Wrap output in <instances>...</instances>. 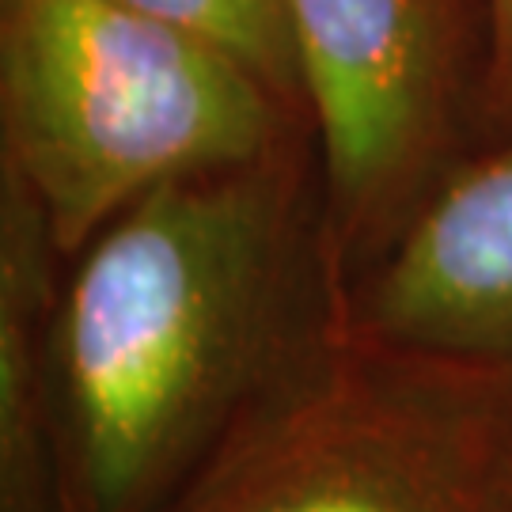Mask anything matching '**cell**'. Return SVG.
I'll return each instance as SVG.
<instances>
[{
  "instance_id": "obj_1",
  "label": "cell",
  "mask_w": 512,
  "mask_h": 512,
  "mask_svg": "<svg viewBox=\"0 0 512 512\" xmlns=\"http://www.w3.org/2000/svg\"><path fill=\"white\" fill-rule=\"evenodd\" d=\"M334 327L315 129L141 194L50 319L61 512H164Z\"/></svg>"
},
{
  "instance_id": "obj_8",
  "label": "cell",
  "mask_w": 512,
  "mask_h": 512,
  "mask_svg": "<svg viewBox=\"0 0 512 512\" xmlns=\"http://www.w3.org/2000/svg\"><path fill=\"white\" fill-rule=\"evenodd\" d=\"M482 12H486V76H482L478 133L482 148H494L512 141V0H482Z\"/></svg>"
},
{
  "instance_id": "obj_6",
  "label": "cell",
  "mask_w": 512,
  "mask_h": 512,
  "mask_svg": "<svg viewBox=\"0 0 512 512\" xmlns=\"http://www.w3.org/2000/svg\"><path fill=\"white\" fill-rule=\"evenodd\" d=\"M65 258L31 186L0 160V512H61L50 319Z\"/></svg>"
},
{
  "instance_id": "obj_4",
  "label": "cell",
  "mask_w": 512,
  "mask_h": 512,
  "mask_svg": "<svg viewBox=\"0 0 512 512\" xmlns=\"http://www.w3.org/2000/svg\"><path fill=\"white\" fill-rule=\"evenodd\" d=\"M338 300L482 148L486 19L467 0H289Z\"/></svg>"
},
{
  "instance_id": "obj_2",
  "label": "cell",
  "mask_w": 512,
  "mask_h": 512,
  "mask_svg": "<svg viewBox=\"0 0 512 512\" xmlns=\"http://www.w3.org/2000/svg\"><path fill=\"white\" fill-rule=\"evenodd\" d=\"M308 129L232 57L122 0H0V160L65 262L160 183Z\"/></svg>"
},
{
  "instance_id": "obj_7",
  "label": "cell",
  "mask_w": 512,
  "mask_h": 512,
  "mask_svg": "<svg viewBox=\"0 0 512 512\" xmlns=\"http://www.w3.org/2000/svg\"><path fill=\"white\" fill-rule=\"evenodd\" d=\"M122 4L209 42L213 50L243 65L258 84H266L285 107L311 118L289 0H122Z\"/></svg>"
},
{
  "instance_id": "obj_3",
  "label": "cell",
  "mask_w": 512,
  "mask_h": 512,
  "mask_svg": "<svg viewBox=\"0 0 512 512\" xmlns=\"http://www.w3.org/2000/svg\"><path fill=\"white\" fill-rule=\"evenodd\" d=\"M164 512H512V384L334 327Z\"/></svg>"
},
{
  "instance_id": "obj_5",
  "label": "cell",
  "mask_w": 512,
  "mask_h": 512,
  "mask_svg": "<svg viewBox=\"0 0 512 512\" xmlns=\"http://www.w3.org/2000/svg\"><path fill=\"white\" fill-rule=\"evenodd\" d=\"M338 330L512 384V141L444 179L342 293Z\"/></svg>"
}]
</instances>
